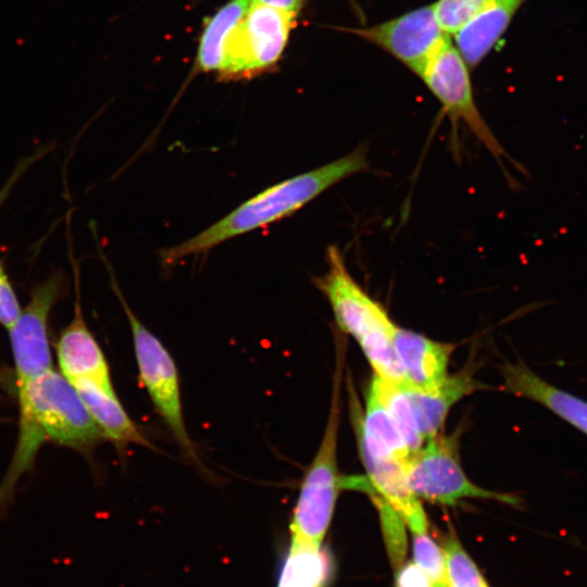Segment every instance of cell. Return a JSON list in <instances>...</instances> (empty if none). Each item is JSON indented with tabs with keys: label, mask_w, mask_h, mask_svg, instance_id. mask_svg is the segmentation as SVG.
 Instances as JSON below:
<instances>
[{
	"label": "cell",
	"mask_w": 587,
	"mask_h": 587,
	"mask_svg": "<svg viewBox=\"0 0 587 587\" xmlns=\"http://www.w3.org/2000/svg\"><path fill=\"white\" fill-rule=\"evenodd\" d=\"M369 167L366 148L274 184L249 198L227 215L185 241L158 251L162 266L205 253L237 236L289 217L330 187Z\"/></svg>",
	"instance_id": "1"
},
{
	"label": "cell",
	"mask_w": 587,
	"mask_h": 587,
	"mask_svg": "<svg viewBox=\"0 0 587 587\" xmlns=\"http://www.w3.org/2000/svg\"><path fill=\"white\" fill-rule=\"evenodd\" d=\"M18 441L9 474L0 488V499L33 463L42 441L51 439L87 451L105 439L73 384L53 369L18 392Z\"/></svg>",
	"instance_id": "2"
},
{
	"label": "cell",
	"mask_w": 587,
	"mask_h": 587,
	"mask_svg": "<svg viewBox=\"0 0 587 587\" xmlns=\"http://www.w3.org/2000/svg\"><path fill=\"white\" fill-rule=\"evenodd\" d=\"M325 254L327 271L313 276L312 283L328 300L337 325L358 341L375 375L404 388L407 380L392 344L396 324L351 275L337 246H328Z\"/></svg>",
	"instance_id": "3"
},
{
	"label": "cell",
	"mask_w": 587,
	"mask_h": 587,
	"mask_svg": "<svg viewBox=\"0 0 587 587\" xmlns=\"http://www.w3.org/2000/svg\"><path fill=\"white\" fill-rule=\"evenodd\" d=\"M108 270L112 289L118 298L130 326L139 380L184 457L201 472L207 473L186 428L175 361L161 340L133 312L109 265Z\"/></svg>",
	"instance_id": "4"
},
{
	"label": "cell",
	"mask_w": 587,
	"mask_h": 587,
	"mask_svg": "<svg viewBox=\"0 0 587 587\" xmlns=\"http://www.w3.org/2000/svg\"><path fill=\"white\" fill-rule=\"evenodd\" d=\"M339 365L323 438L304 472L290 524L291 538L313 544H322L341 488L337 465L341 376Z\"/></svg>",
	"instance_id": "5"
},
{
	"label": "cell",
	"mask_w": 587,
	"mask_h": 587,
	"mask_svg": "<svg viewBox=\"0 0 587 587\" xmlns=\"http://www.w3.org/2000/svg\"><path fill=\"white\" fill-rule=\"evenodd\" d=\"M420 78L440 102L451 123H463L477 140L503 167L508 160L524 172L492 134L482 116L476 102L469 73V66L449 38L433 55Z\"/></svg>",
	"instance_id": "6"
},
{
	"label": "cell",
	"mask_w": 587,
	"mask_h": 587,
	"mask_svg": "<svg viewBox=\"0 0 587 587\" xmlns=\"http://www.w3.org/2000/svg\"><path fill=\"white\" fill-rule=\"evenodd\" d=\"M409 486L417 498L454 505L466 498L494 499L519 505L520 498L494 492L472 483L465 475L453 437L435 436L412 453L404 465Z\"/></svg>",
	"instance_id": "7"
},
{
	"label": "cell",
	"mask_w": 587,
	"mask_h": 587,
	"mask_svg": "<svg viewBox=\"0 0 587 587\" xmlns=\"http://www.w3.org/2000/svg\"><path fill=\"white\" fill-rule=\"evenodd\" d=\"M296 16L251 3L228 36L218 74L224 79L251 77L280 58Z\"/></svg>",
	"instance_id": "8"
},
{
	"label": "cell",
	"mask_w": 587,
	"mask_h": 587,
	"mask_svg": "<svg viewBox=\"0 0 587 587\" xmlns=\"http://www.w3.org/2000/svg\"><path fill=\"white\" fill-rule=\"evenodd\" d=\"M65 287L63 272L55 271L32 289L30 299L9 329L18 391L52 369L48 341L49 314Z\"/></svg>",
	"instance_id": "9"
},
{
	"label": "cell",
	"mask_w": 587,
	"mask_h": 587,
	"mask_svg": "<svg viewBox=\"0 0 587 587\" xmlns=\"http://www.w3.org/2000/svg\"><path fill=\"white\" fill-rule=\"evenodd\" d=\"M347 30L389 52L419 77L436 51L450 38L438 21L434 4L380 24Z\"/></svg>",
	"instance_id": "10"
},
{
	"label": "cell",
	"mask_w": 587,
	"mask_h": 587,
	"mask_svg": "<svg viewBox=\"0 0 587 587\" xmlns=\"http://www.w3.org/2000/svg\"><path fill=\"white\" fill-rule=\"evenodd\" d=\"M72 261L76 297L74 316L62 330L57 345L61 374L71 383L85 379L109 391H114L105 357L83 316L79 273L75 260L72 259Z\"/></svg>",
	"instance_id": "11"
},
{
	"label": "cell",
	"mask_w": 587,
	"mask_h": 587,
	"mask_svg": "<svg viewBox=\"0 0 587 587\" xmlns=\"http://www.w3.org/2000/svg\"><path fill=\"white\" fill-rule=\"evenodd\" d=\"M392 344L407 386L416 390H433L448 377V363L453 346L432 340L395 325Z\"/></svg>",
	"instance_id": "12"
},
{
	"label": "cell",
	"mask_w": 587,
	"mask_h": 587,
	"mask_svg": "<svg viewBox=\"0 0 587 587\" xmlns=\"http://www.w3.org/2000/svg\"><path fill=\"white\" fill-rule=\"evenodd\" d=\"M502 390L546 407L587 435V401L546 382L523 361L501 365Z\"/></svg>",
	"instance_id": "13"
},
{
	"label": "cell",
	"mask_w": 587,
	"mask_h": 587,
	"mask_svg": "<svg viewBox=\"0 0 587 587\" xmlns=\"http://www.w3.org/2000/svg\"><path fill=\"white\" fill-rule=\"evenodd\" d=\"M359 450L371 489L401 517L412 534L427 533L425 512L409 486L404 465L392 458Z\"/></svg>",
	"instance_id": "14"
},
{
	"label": "cell",
	"mask_w": 587,
	"mask_h": 587,
	"mask_svg": "<svg viewBox=\"0 0 587 587\" xmlns=\"http://www.w3.org/2000/svg\"><path fill=\"white\" fill-rule=\"evenodd\" d=\"M526 0H485L452 35L469 67L476 66L508 28Z\"/></svg>",
	"instance_id": "15"
},
{
	"label": "cell",
	"mask_w": 587,
	"mask_h": 587,
	"mask_svg": "<svg viewBox=\"0 0 587 587\" xmlns=\"http://www.w3.org/2000/svg\"><path fill=\"white\" fill-rule=\"evenodd\" d=\"M72 384L105 439L120 448L135 444L155 450L128 416L115 391H109L85 379Z\"/></svg>",
	"instance_id": "16"
},
{
	"label": "cell",
	"mask_w": 587,
	"mask_h": 587,
	"mask_svg": "<svg viewBox=\"0 0 587 587\" xmlns=\"http://www.w3.org/2000/svg\"><path fill=\"white\" fill-rule=\"evenodd\" d=\"M352 403L359 449L374 455L392 458L405 465L411 452L376 394L369 389L363 416L358 402L353 400Z\"/></svg>",
	"instance_id": "17"
},
{
	"label": "cell",
	"mask_w": 587,
	"mask_h": 587,
	"mask_svg": "<svg viewBox=\"0 0 587 587\" xmlns=\"http://www.w3.org/2000/svg\"><path fill=\"white\" fill-rule=\"evenodd\" d=\"M482 386L467 373L449 376L433 390L402 388L424 440L438 435L452 405Z\"/></svg>",
	"instance_id": "18"
},
{
	"label": "cell",
	"mask_w": 587,
	"mask_h": 587,
	"mask_svg": "<svg viewBox=\"0 0 587 587\" xmlns=\"http://www.w3.org/2000/svg\"><path fill=\"white\" fill-rule=\"evenodd\" d=\"M330 569L329 557L322 544L291 538L276 587H325Z\"/></svg>",
	"instance_id": "19"
},
{
	"label": "cell",
	"mask_w": 587,
	"mask_h": 587,
	"mask_svg": "<svg viewBox=\"0 0 587 587\" xmlns=\"http://www.w3.org/2000/svg\"><path fill=\"white\" fill-rule=\"evenodd\" d=\"M251 3V0H229L208 20L197 53V66L200 71L218 72L226 40Z\"/></svg>",
	"instance_id": "20"
},
{
	"label": "cell",
	"mask_w": 587,
	"mask_h": 587,
	"mask_svg": "<svg viewBox=\"0 0 587 587\" xmlns=\"http://www.w3.org/2000/svg\"><path fill=\"white\" fill-rule=\"evenodd\" d=\"M370 388L387 409L411 454L417 451L423 446L424 439L419 430L412 407L404 390L375 374Z\"/></svg>",
	"instance_id": "21"
},
{
	"label": "cell",
	"mask_w": 587,
	"mask_h": 587,
	"mask_svg": "<svg viewBox=\"0 0 587 587\" xmlns=\"http://www.w3.org/2000/svg\"><path fill=\"white\" fill-rule=\"evenodd\" d=\"M448 587H488L477 566L453 533L444 545Z\"/></svg>",
	"instance_id": "22"
},
{
	"label": "cell",
	"mask_w": 587,
	"mask_h": 587,
	"mask_svg": "<svg viewBox=\"0 0 587 587\" xmlns=\"http://www.w3.org/2000/svg\"><path fill=\"white\" fill-rule=\"evenodd\" d=\"M413 557L417 566L429 577L434 587H448L444 549L424 534H413Z\"/></svg>",
	"instance_id": "23"
},
{
	"label": "cell",
	"mask_w": 587,
	"mask_h": 587,
	"mask_svg": "<svg viewBox=\"0 0 587 587\" xmlns=\"http://www.w3.org/2000/svg\"><path fill=\"white\" fill-rule=\"evenodd\" d=\"M485 0H438L434 9L445 32L453 35Z\"/></svg>",
	"instance_id": "24"
},
{
	"label": "cell",
	"mask_w": 587,
	"mask_h": 587,
	"mask_svg": "<svg viewBox=\"0 0 587 587\" xmlns=\"http://www.w3.org/2000/svg\"><path fill=\"white\" fill-rule=\"evenodd\" d=\"M21 312L18 299L0 258V324L10 329Z\"/></svg>",
	"instance_id": "25"
},
{
	"label": "cell",
	"mask_w": 587,
	"mask_h": 587,
	"mask_svg": "<svg viewBox=\"0 0 587 587\" xmlns=\"http://www.w3.org/2000/svg\"><path fill=\"white\" fill-rule=\"evenodd\" d=\"M52 149V145L43 146L37 149L35 152L29 154L26 158L20 160L12 173L10 174L8 180L4 183L0 189V209L11 193L13 187L22 177V175L38 160L45 157Z\"/></svg>",
	"instance_id": "26"
},
{
	"label": "cell",
	"mask_w": 587,
	"mask_h": 587,
	"mask_svg": "<svg viewBox=\"0 0 587 587\" xmlns=\"http://www.w3.org/2000/svg\"><path fill=\"white\" fill-rule=\"evenodd\" d=\"M397 587H434L429 577L415 562L403 565L396 578Z\"/></svg>",
	"instance_id": "27"
},
{
	"label": "cell",
	"mask_w": 587,
	"mask_h": 587,
	"mask_svg": "<svg viewBox=\"0 0 587 587\" xmlns=\"http://www.w3.org/2000/svg\"><path fill=\"white\" fill-rule=\"evenodd\" d=\"M252 3L265 5L284 13L297 16L301 10L304 0H251Z\"/></svg>",
	"instance_id": "28"
}]
</instances>
